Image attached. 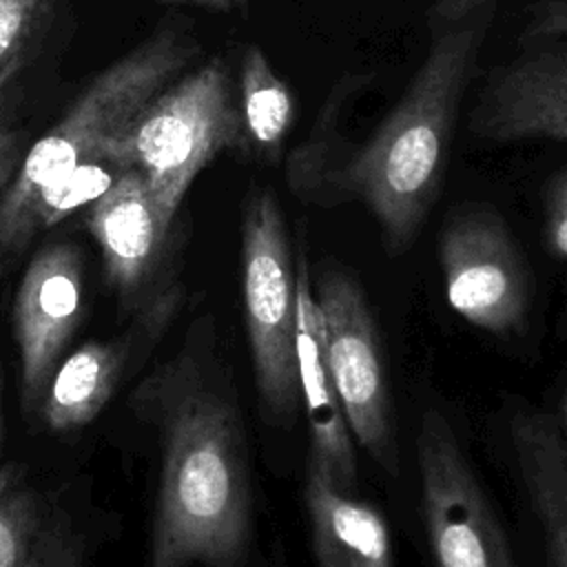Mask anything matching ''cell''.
Here are the masks:
<instances>
[{
  "mask_svg": "<svg viewBox=\"0 0 567 567\" xmlns=\"http://www.w3.org/2000/svg\"><path fill=\"white\" fill-rule=\"evenodd\" d=\"M503 0H434L425 51L405 91L334 175L368 206L385 248L405 250L445 184L454 131Z\"/></svg>",
  "mask_w": 567,
  "mask_h": 567,
  "instance_id": "6da1fadb",
  "label": "cell"
},
{
  "mask_svg": "<svg viewBox=\"0 0 567 567\" xmlns=\"http://www.w3.org/2000/svg\"><path fill=\"white\" fill-rule=\"evenodd\" d=\"M162 470L151 567H239L250 529L244 439L233 405L186 361L146 379Z\"/></svg>",
  "mask_w": 567,
  "mask_h": 567,
  "instance_id": "7a4b0ae2",
  "label": "cell"
},
{
  "mask_svg": "<svg viewBox=\"0 0 567 567\" xmlns=\"http://www.w3.org/2000/svg\"><path fill=\"white\" fill-rule=\"evenodd\" d=\"M193 47L164 31L104 69L22 157L0 197V259L27 237L29 213L40 193L64 177L109 137L120 133L157 93L186 69Z\"/></svg>",
  "mask_w": 567,
  "mask_h": 567,
  "instance_id": "3957f363",
  "label": "cell"
},
{
  "mask_svg": "<svg viewBox=\"0 0 567 567\" xmlns=\"http://www.w3.org/2000/svg\"><path fill=\"white\" fill-rule=\"evenodd\" d=\"M230 73L213 58L157 93L109 146L144 175L164 221L173 217L197 173L241 135Z\"/></svg>",
  "mask_w": 567,
  "mask_h": 567,
  "instance_id": "277c9868",
  "label": "cell"
},
{
  "mask_svg": "<svg viewBox=\"0 0 567 567\" xmlns=\"http://www.w3.org/2000/svg\"><path fill=\"white\" fill-rule=\"evenodd\" d=\"M241 297L257 390L275 416L297 401V270L270 193L250 197L241 221Z\"/></svg>",
  "mask_w": 567,
  "mask_h": 567,
  "instance_id": "5b68a950",
  "label": "cell"
},
{
  "mask_svg": "<svg viewBox=\"0 0 567 567\" xmlns=\"http://www.w3.org/2000/svg\"><path fill=\"white\" fill-rule=\"evenodd\" d=\"M328 370L346 421L359 445L390 474L399 470L392 401L381 343L363 290L354 277L326 270L317 281Z\"/></svg>",
  "mask_w": 567,
  "mask_h": 567,
  "instance_id": "8992f818",
  "label": "cell"
},
{
  "mask_svg": "<svg viewBox=\"0 0 567 567\" xmlns=\"http://www.w3.org/2000/svg\"><path fill=\"white\" fill-rule=\"evenodd\" d=\"M416 463L436 567H514L492 503L439 410L421 416Z\"/></svg>",
  "mask_w": 567,
  "mask_h": 567,
  "instance_id": "52a82bcc",
  "label": "cell"
},
{
  "mask_svg": "<svg viewBox=\"0 0 567 567\" xmlns=\"http://www.w3.org/2000/svg\"><path fill=\"white\" fill-rule=\"evenodd\" d=\"M439 264L447 301L465 321L492 334L525 326L529 272L498 210L487 204L454 208L439 233Z\"/></svg>",
  "mask_w": 567,
  "mask_h": 567,
  "instance_id": "ba28073f",
  "label": "cell"
},
{
  "mask_svg": "<svg viewBox=\"0 0 567 567\" xmlns=\"http://www.w3.org/2000/svg\"><path fill=\"white\" fill-rule=\"evenodd\" d=\"M467 131L487 144H567V40L523 47L483 78Z\"/></svg>",
  "mask_w": 567,
  "mask_h": 567,
  "instance_id": "9c48e42d",
  "label": "cell"
},
{
  "mask_svg": "<svg viewBox=\"0 0 567 567\" xmlns=\"http://www.w3.org/2000/svg\"><path fill=\"white\" fill-rule=\"evenodd\" d=\"M82 255L73 244H51L27 266L13 301L22 403L35 410L82 312Z\"/></svg>",
  "mask_w": 567,
  "mask_h": 567,
  "instance_id": "30bf717a",
  "label": "cell"
},
{
  "mask_svg": "<svg viewBox=\"0 0 567 567\" xmlns=\"http://www.w3.org/2000/svg\"><path fill=\"white\" fill-rule=\"evenodd\" d=\"M297 368L308 412L310 461L348 494L357 483L352 432L328 370L321 317L303 259L297 268Z\"/></svg>",
  "mask_w": 567,
  "mask_h": 567,
  "instance_id": "8fae6325",
  "label": "cell"
},
{
  "mask_svg": "<svg viewBox=\"0 0 567 567\" xmlns=\"http://www.w3.org/2000/svg\"><path fill=\"white\" fill-rule=\"evenodd\" d=\"M86 226L100 246L109 281L124 295H133L151 275L171 230L148 182L135 168L89 206Z\"/></svg>",
  "mask_w": 567,
  "mask_h": 567,
  "instance_id": "7c38bea8",
  "label": "cell"
},
{
  "mask_svg": "<svg viewBox=\"0 0 567 567\" xmlns=\"http://www.w3.org/2000/svg\"><path fill=\"white\" fill-rule=\"evenodd\" d=\"M306 507L317 567H392V543L383 516L350 498L308 461Z\"/></svg>",
  "mask_w": 567,
  "mask_h": 567,
  "instance_id": "4fadbf2b",
  "label": "cell"
},
{
  "mask_svg": "<svg viewBox=\"0 0 567 567\" xmlns=\"http://www.w3.org/2000/svg\"><path fill=\"white\" fill-rule=\"evenodd\" d=\"M512 441L549 563L567 567V445L556 423L534 412L514 416Z\"/></svg>",
  "mask_w": 567,
  "mask_h": 567,
  "instance_id": "5bb4252c",
  "label": "cell"
},
{
  "mask_svg": "<svg viewBox=\"0 0 567 567\" xmlns=\"http://www.w3.org/2000/svg\"><path fill=\"white\" fill-rule=\"evenodd\" d=\"M126 352V339L86 341L58 363L40 403L44 423L69 432L93 421L117 385Z\"/></svg>",
  "mask_w": 567,
  "mask_h": 567,
  "instance_id": "9a60e30c",
  "label": "cell"
},
{
  "mask_svg": "<svg viewBox=\"0 0 567 567\" xmlns=\"http://www.w3.org/2000/svg\"><path fill=\"white\" fill-rule=\"evenodd\" d=\"M239 115L255 148L275 159L290 131L295 102L288 84L272 71L264 51L252 44L239 66Z\"/></svg>",
  "mask_w": 567,
  "mask_h": 567,
  "instance_id": "2e32d148",
  "label": "cell"
},
{
  "mask_svg": "<svg viewBox=\"0 0 567 567\" xmlns=\"http://www.w3.org/2000/svg\"><path fill=\"white\" fill-rule=\"evenodd\" d=\"M128 171H133V166L122 159L106 140L95 153L84 157L64 177L40 193L27 219V237L55 226L82 206H91Z\"/></svg>",
  "mask_w": 567,
  "mask_h": 567,
  "instance_id": "e0dca14e",
  "label": "cell"
},
{
  "mask_svg": "<svg viewBox=\"0 0 567 567\" xmlns=\"http://www.w3.org/2000/svg\"><path fill=\"white\" fill-rule=\"evenodd\" d=\"M53 527L16 465L0 467V567H38Z\"/></svg>",
  "mask_w": 567,
  "mask_h": 567,
  "instance_id": "ac0fdd59",
  "label": "cell"
},
{
  "mask_svg": "<svg viewBox=\"0 0 567 567\" xmlns=\"http://www.w3.org/2000/svg\"><path fill=\"white\" fill-rule=\"evenodd\" d=\"M55 0H0V91L51 22Z\"/></svg>",
  "mask_w": 567,
  "mask_h": 567,
  "instance_id": "d6986e66",
  "label": "cell"
},
{
  "mask_svg": "<svg viewBox=\"0 0 567 567\" xmlns=\"http://www.w3.org/2000/svg\"><path fill=\"white\" fill-rule=\"evenodd\" d=\"M567 40V0H534L518 33L520 47Z\"/></svg>",
  "mask_w": 567,
  "mask_h": 567,
  "instance_id": "ffe728a7",
  "label": "cell"
},
{
  "mask_svg": "<svg viewBox=\"0 0 567 567\" xmlns=\"http://www.w3.org/2000/svg\"><path fill=\"white\" fill-rule=\"evenodd\" d=\"M545 239L554 255L567 259V166L551 175L543 193Z\"/></svg>",
  "mask_w": 567,
  "mask_h": 567,
  "instance_id": "44dd1931",
  "label": "cell"
},
{
  "mask_svg": "<svg viewBox=\"0 0 567 567\" xmlns=\"http://www.w3.org/2000/svg\"><path fill=\"white\" fill-rule=\"evenodd\" d=\"M22 157L24 155L20 153V137L16 128L9 124L7 115L0 111V197L13 179Z\"/></svg>",
  "mask_w": 567,
  "mask_h": 567,
  "instance_id": "7402d4cb",
  "label": "cell"
},
{
  "mask_svg": "<svg viewBox=\"0 0 567 567\" xmlns=\"http://www.w3.org/2000/svg\"><path fill=\"white\" fill-rule=\"evenodd\" d=\"M166 2H188L199 7H210V9H233V7H239L244 0H166Z\"/></svg>",
  "mask_w": 567,
  "mask_h": 567,
  "instance_id": "603a6c76",
  "label": "cell"
},
{
  "mask_svg": "<svg viewBox=\"0 0 567 567\" xmlns=\"http://www.w3.org/2000/svg\"><path fill=\"white\" fill-rule=\"evenodd\" d=\"M565 419H567V401H565Z\"/></svg>",
  "mask_w": 567,
  "mask_h": 567,
  "instance_id": "cb8c5ba5",
  "label": "cell"
}]
</instances>
